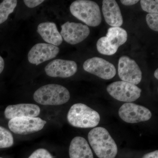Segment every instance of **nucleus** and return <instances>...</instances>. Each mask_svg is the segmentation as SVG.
I'll return each mask as SVG.
<instances>
[{"label":"nucleus","mask_w":158,"mask_h":158,"mask_svg":"<svg viewBox=\"0 0 158 158\" xmlns=\"http://www.w3.org/2000/svg\"><path fill=\"white\" fill-rule=\"evenodd\" d=\"M43 0H24L23 1L24 3L25 4L26 6H27L30 8H34V7H37L41 3L44 2Z\"/></svg>","instance_id":"nucleus-23"},{"label":"nucleus","mask_w":158,"mask_h":158,"mask_svg":"<svg viewBox=\"0 0 158 158\" xmlns=\"http://www.w3.org/2000/svg\"><path fill=\"white\" fill-rule=\"evenodd\" d=\"M118 113L123 120L131 123L148 121L152 116L147 108L132 103H126L122 105Z\"/></svg>","instance_id":"nucleus-10"},{"label":"nucleus","mask_w":158,"mask_h":158,"mask_svg":"<svg viewBox=\"0 0 158 158\" xmlns=\"http://www.w3.org/2000/svg\"><path fill=\"white\" fill-rule=\"evenodd\" d=\"M127 33L122 28L112 27L108 29L106 36L101 37L97 42V49L100 53L112 56L116 53L118 47L127 40Z\"/></svg>","instance_id":"nucleus-5"},{"label":"nucleus","mask_w":158,"mask_h":158,"mask_svg":"<svg viewBox=\"0 0 158 158\" xmlns=\"http://www.w3.org/2000/svg\"><path fill=\"white\" fill-rule=\"evenodd\" d=\"M142 158H158V151H155L146 154Z\"/></svg>","instance_id":"nucleus-25"},{"label":"nucleus","mask_w":158,"mask_h":158,"mask_svg":"<svg viewBox=\"0 0 158 158\" xmlns=\"http://www.w3.org/2000/svg\"><path fill=\"white\" fill-rule=\"evenodd\" d=\"M146 22L149 27L153 31H158V14L148 13L146 15Z\"/></svg>","instance_id":"nucleus-21"},{"label":"nucleus","mask_w":158,"mask_h":158,"mask_svg":"<svg viewBox=\"0 0 158 158\" xmlns=\"http://www.w3.org/2000/svg\"><path fill=\"white\" fill-rule=\"evenodd\" d=\"M77 65L71 60L56 59L49 62L45 67L46 73L52 77L68 78L77 72Z\"/></svg>","instance_id":"nucleus-12"},{"label":"nucleus","mask_w":158,"mask_h":158,"mask_svg":"<svg viewBox=\"0 0 158 158\" xmlns=\"http://www.w3.org/2000/svg\"><path fill=\"white\" fill-rule=\"evenodd\" d=\"M122 4H123L124 6H131L135 5L137 3L139 2L138 0H122L120 1Z\"/></svg>","instance_id":"nucleus-24"},{"label":"nucleus","mask_w":158,"mask_h":158,"mask_svg":"<svg viewBox=\"0 0 158 158\" xmlns=\"http://www.w3.org/2000/svg\"><path fill=\"white\" fill-rule=\"evenodd\" d=\"M0 158H1V157H0Z\"/></svg>","instance_id":"nucleus-28"},{"label":"nucleus","mask_w":158,"mask_h":158,"mask_svg":"<svg viewBox=\"0 0 158 158\" xmlns=\"http://www.w3.org/2000/svg\"><path fill=\"white\" fill-rule=\"evenodd\" d=\"M102 10L105 21L109 25L118 27L122 25L123 19L120 8L116 1H103Z\"/></svg>","instance_id":"nucleus-15"},{"label":"nucleus","mask_w":158,"mask_h":158,"mask_svg":"<svg viewBox=\"0 0 158 158\" xmlns=\"http://www.w3.org/2000/svg\"><path fill=\"white\" fill-rule=\"evenodd\" d=\"M118 76L123 81L135 85L139 84L142 79V72L135 61L127 56L120 57L118 60Z\"/></svg>","instance_id":"nucleus-8"},{"label":"nucleus","mask_w":158,"mask_h":158,"mask_svg":"<svg viewBox=\"0 0 158 158\" xmlns=\"http://www.w3.org/2000/svg\"><path fill=\"white\" fill-rule=\"evenodd\" d=\"M14 139L9 131L0 126V148H7L12 146Z\"/></svg>","instance_id":"nucleus-19"},{"label":"nucleus","mask_w":158,"mask_h":158,"mask_svg":"<svg viewBox=\"0 0 158 158\" xmlns=\"http://www.w3.org/2000/svg\"><path fill=\"white\" fill-rule=\"evenodd\" d=\"M70 158H94L93 154L86 139L76 137L72 140L69 148Z\"/></svg>","instance_id":"nucleus-17"},{"label":"nucleus","mask_w":158,"mask_h":158,"mask_svg":"<svg viewBox=\"0 0 158 158\" xmlns=\"http://www.w3.org/2000/svg\"><path fill=\"white\" fill-rule=\"evenodd\" d=\"M70 95L67 88L62 85L49 84L37 89L34 94L35 102L44 106H59L67 102Z\"/></svg>","instance_id":"nucleus-3"},{"label":"nucleus","mask_w":158,"mask_h":158,"mask_svg":"<svg viewBox=\"0 0 158 158\" xmlns=\"http://www.w3.org/2000/svg\"><path fill=\"white\" fill-rule=\"evenodd\" d=\"M61 36L65 41L71 44L81 42L89 36L90 29L88 26L81 23L67 22L61 26Z\"/></svg>","instance_id":"nucleus-11"},{"label":"nucleus","mask_w":158,"mask_h":158,"mask_svg":"<svg viewBox=\"0 0 158 158\" xmlns=\"http://www.w3.org/2000/svg\"><path fill=\"white\" fill-rule=\"evenodd\" d=\"M40 108L33 104H19L10 105L5 110L4 114L8 119L22 117H36L40 113Z\"/></svg>","instance_id":"nucleus-14"},{"label":"nucleus","mask_w":158,"mask_h":158,"mask_svg":"<svg viewBox=\"0 0 158 158\" xmlns=\"http://www.w3.org/2000/svg\"><path fill=\"white\" fill-rule=\"evenodd\" d=\"M142 9L149 13H158V1L153 0H141L140 1Z\"/></svg>","instance_id":"nucleus-20"},{"label":"nucleus","mask_w":158,"mask_h":158,"mask_svg":"<svg viewBox=\"0 0 158 158\" xmlns=\"http://www.w3.org/2000/svg\"><path fill=\"white\" fill-rule=\"evenodd\" d=\"M46 123L39 117H22L10 119L8 126L12 132L27 135L42 130Z\"/></svg>","instance_id":"nucleus-7"},{"label":"nucleus","mask_w":158,"mask_h":158,"mask_svg":"<svg viewBox=\"0 0 158 158\" xmlns=\"http://www.w3.org/2000/svg\"><path fill=\"white\" fill-rule=\"evenodd\" d=\"M17 2L16 0H4L0 3V24L6 21L9 15L13 12Z\"/></svg>","instance_id":"nucleus-18"},{"label":"nucleus","mask_w":158,"mask_h":158,"mask_svg":"<svg viewBox=\"0 0 158 158\" xmlns=\"http://www.w3.org/2000/svg\"><path fill=\"white\" fill-rule=\"evenodd\" d=\"M28 158H53L47 150L39 148L35 150Z\"/></svg>","instance_id":"nucleus-22"},{"label":"nucleus","mask_w":158,"mask_h":158,"mask_svg":"<svg viewBox=\"0 0 158 158\" xmlns=\"http://www.w3.org/2000/svg\"><path fill=\"white\" fill-rule=\"evenodd\" d=\"M67 118L71 125L81 128L95 127L100 120V116L97 111L82 103L73 105L69 111Z\"/></svg>","instance_id":"nucleus-2"},{"label":"nucleus","mask_w":158,"mask_h":158,"mask_svg":"<svg viewBox=\"0 0 158 158\" xmlns=\"http://www.w3.org/2000/svg\"><path fill=\"white\" fill-rule=\"evenodd\" d=\"M106 90L113 98L127 103L138 99L141 92V89L136 85L123 81L113 82L108 85Z\"/></svg>","instance_id":"nucleus-6"},{"label":"nucleus","mask_w":158,"mask_h":158,"mask_svg":"<svg viewBox=\"0 0 158 158\" xmlns=\"http://www.w3.org/2000/svg\"><path fill=\"white\" fill-rule=\"evenodd\" d=\"M70 11L74 17L88 26L96 27L102 22V15L98 5L89 0L74 1L70 6Z\"/></svg>","instance_id":"nucleus-4"},{"label":"nucleus","mask_w":158,"mask_h":158,"mask_svg":"<svg viewBox=\"0 0 158 158\" xmlns=\"http://www.w3.org/2000/svg\"><path fill=\"white\" fill-rule=\"evenodd\" d=\"M83 68L87 72L104 80H110L116 75V69L112 63L99 57H93L86 60Z\"/></svg>","instance_id":"nucleus-9"},{"label":"nucleus","mask_w":158,"mask_h":158,"mask_svg":"<svg viewBox=\"0 0 158 158\" xmlns=\"http://www.w3.org/2000/svg\"><path fill=\"white\" fill-rule=\"evenodd\" d=\"M154 76L155 77V78L156 79H158V69H156L154 73Z\"/></svg>","instance_id":"nucleus-27"},{"label":"nucleus","mask_w":158,"mask_h":158,"mask_svg":"<svg viewBox=\"0 0 158 158\" xmlns=\"http://www.w3.org/2000/svg\"><path fill=\"white\" fill-rule=\"evenodd\" d=\"M37 32L42 39L49 44L58 47L63 41V38L55 23H41L37 27Z\"/></svg>","instance_id":"nucleus-16"},{"label":"nucleus","mask_w":158,"mask_h":158,"mask_svg":"<svg viewBox=\"0 0 158 158\" xmlns=\"http://www.w3.org/2000/svg\"><path fill=\"white\" fill-rule=\"evenodd\" d=\"M4 67H5V62L2 57L0 56V74L2 72Z\"/></svg>","instance_id":"nucleus-26"},{"label":"nucleus","mask_w":158,"mask_h":158,"mask_svg":"<svg viewBox=\"0 0 158 158\" xmlns=\"http://www.w3.org/2000/svg\"><path fill=\"white\" fill-rule=\"evenodd\" d=\"M89 143L99 158H115L118 153L116 142L107 130L102 127L94 128L88 135Z\"/></svg>","instance_id":"nucleus-1"},{"label":"nucleus","mask_w":158,"mask_h":158,"mask_svg":"<svg viewBox=\"0 0 158 158\" xmlns=\"http://www.w3.org/2000/svg\"><path fill=\"white\" fill-rule=\"evenodd\" d=\"M59 48L56 46L46 43L34 45L29 51L28 59L31 64L36 65L56 57Z\"/></svg>","instance_id":"nucleus-13"}]
</instances>
